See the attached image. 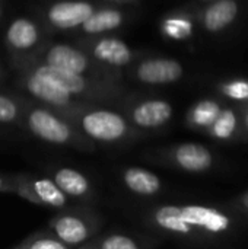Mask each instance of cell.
I'll return each instance as SVG.
<instances>
[{
	"label": "cell",
	"mask_w": 248,
	"mask_h": 249,
	"mask_svg": "<svg viewBox=\"0 0 248 249\" xmlns=\"http://www.w3.org/2000/svg\"><path fill=\"white\" fill-rule=\"evenodd\" d=\"M51 179L70 200H89L94 196L89 179L73 168H58L53 172Z\"/></svg>",
	"instance_id": "obj_8"
},
{
	"label": "cell",
	"mask_w": 248,
	"mask_h": 249,
	"mask_svg": "<svg viewBox=\"0 0 248 249\" xmlns=\"http://www.w3.org/2000/svg\"><path fill=\"white\" fill-rule=\"evenodd\" d=\"M221 107L213 101L199 102L190 112V121L197 127H210L221 112Z\"/></svg>",
	"instance_id": "obj_20"
},
{
	"label": "cell",
	"mask_w": 248,
	"mask_h": 249,
	"mask_svg": "<svg viewBox=\"0 0 248 249\" xmlns=\"http://www.w3.org/2000/svg\"><path fill=\"white\" fill-rule=\"evenodd\" d=\"M238 13V3L235 0H218L210 4L203 15V25L210 32H218L227 28Z\"/></svg>",
	"instance_id": "obj_14"
},
{
	"label": "cell",
	"mask_w": 248,
	"mask_h": 249,
	"mask_svg": "<svg viewBox=\"0 0 248 249\" xmlns=\"http://www.w3.org/2000/svg\"><path fill=\"white\" fill-rule=\"evenodd\" d=\"M121 20H123V16L118 10L102 9V10L94 12L83 22V31L88 34H99V32L110 31V29L120 26Z\"/></svg>",
	"instance_id": "obj_18"
},
{
	"label": "cell",
	"mask_w": 248,
	"mask_h": 249,
	"mask_svg": "<svg viewBox=\"0 0 248 249\" xmlns=\"http://www.w3.org/2000/svg\"><path fill=\"white\" fill-rule=\"evenodd\" d=\"M172 115V107L165 101H146L133 111V121L143 128H155L165 124Z\"/></svg>",
	"instance_id": "obj_11"
},
{
	"label": "cell",
	"mask_w": 248,
	"mask_h": 249,
	"mask_svg": "<svg viewBox=\"0 0 248 249\" xmlns=\"http://www.w3.org/2000/svg\"><path fill=\"white\" fill-rule=\"evenodd\" d=\"M210 127H212V134L215 137H218L221 140L229 139L237 128V117H235L234 111H231V109L221 111L218 118L215 120V123Z\"/></svg>",
	"instance_id": "obj_22"
},
{
	"label": "cell",
	"mask_w": 248,
	"mask_h": 249,
	"mask_svg": "<svg viewBox=\"0 0 248 249\" xmlns=\"http://www.w3.org/2000/svg\"><path fill=\"white\" fill-rule=\"evenodd\" d=\"M13 194L23 200L51 209H69L70 198L48 177L18 175L13 177Z\"/></svg>",
	"instance_id": "obj_1"
},
{
	"label": "cell",
	"mask_w": 248,
	"mask_h": 249,
	"mask_svg": "<svg viewBox=\"0 0 248 249\" xmlns=\"http://www.w3.org/2000/svg\"><path fill=\"white\" fill-rule=\"evenodd\" d=\"M80 125L88 137L104 143H113L123 139L129 130L126 120L120 114L105 109L85 114Z\"/></svg>",
	"instance_id": "obj_3"
},
{
	"label": "cell",
	"mask_w": 248,
	"mask_h": 249,
	"mask_svg": "<svg viewBox=\"0 0 248 249\" xmlns=\"http://www.w3.org/2000/svg\"><path fill=\"white\" fill-rule=\"evenodd\" d=\"M94 12L92 4L86 1H60L51 6L48 10V19L53 25L66 29L83 25Z\"/></svg>",
	"instance_id": "obj_7"
},
{
	"label": "cell",
	"mask_w": 248,
	"mask_h": 249,
	"mask_svg": "<svg viewBox=\"0 0 248 249\" xmlns=\"http://www.w3.org/2000/svg\"><path fill=\"white\" fill-rule=\"evenodd\" d=\"M94 55L98 60L113 66H123L129 63L132 58L129 47L123 41L115 38H104L99 42H96L94 48Z\"/></svg>",
	"instance_id": "obj_15"
},
{
	"label": "cell",
	"mask_w": 248,
	"mask_h": 249,
	"mask_svg": "<svg viewBox=\"0 0 248 249\" xmlns=\"http://www.w3.org/2000/svg\"><path fill=\"white\" fill-rule=\"evenodd\" d=\"M13 249H75L66 244H63L60 239H57L51 232H39L28 236L25 241H22L18 247Z\"/></svg>",
	"instance_id": "obj_21"
},
{
	"label": "cell",
	"mask_w": 248,
	"mask_h": 249,
	"mask_svg": "<svg viewBox=\"0 0 248 249\" xmlns=\"http://www.w3.org/2000/svg\"><path fill=\"white\" fill-rule=\"evenodd\" d=\"M47 64L57 67V69H63L76 74H80L85 71L86 66H88V60L86 57L79 53L77 50L64 45V44H58L54 45L48 53H47Z\"/></svg>",
	"instance_id": "obj_12"
},
{
	"label": "cell",
	"mask_w": 248,
	"mask_h": 249,
	"mask_svg": "<svg viewBox=\"0 0 248 249\" xmlns=\"http://www.w3.org/2000/svg\"><path fill=\"white\" fill-rule=\"evenodd\" d=\"M96 229L98 228L92 217L76 212H63L53 217L48 223V231L72 248L89 242Z\"/></svg>",
	"instance_id": "obj_2"
},
{
	"label": "cell",
	"mask_w": 248,
	"mask_h": 249,
	"mask_svg": "<svg viewBox=\"0 0 248 249\" xmlns=\"http://www.w3.org/2000/svg\"><path fill=\"white\" fill-rule=\"evenodd\" d=\"M244 204H246V206L248 207V194L246 196V197H244Z\"/></svg>",
	"instance_id": "obj_28"
},
{
	"label": "cell",
	"mask_w": 248,
	"mask_h": 249,
	"mask_svg": "<svg viewBox=\"0 0 248 249\" xmlns=\"http://www.w3.org/2000/svg\"><path fill=\"white\" fill-rule=\"evenodd\" d=\"M121 179H123L124 187L130 193L136 196H142V197H152L158 194L162 187L161 179L153 172L143 169V168H136V166L126 168L123 171Z\"/></svg>",
	"instance_id": "obj_9"
},
{
	"label": "cell",
	"mask_w": 248,
	"mask_h": 249,
	"mask_svg": "<svg viewBox=\"0 0 248 249\" xmlns=\"http://www.w3.org/2000/svg\"><path fill=\"white\" fill-rule=\"evenodd\" d=\"M180 213L183 222L190 228L191 232L193 229H202L210 233H221L231 225V220L224 213L210 207L196 204L180 206Z\"/></svg>",
	"instance_id": "obj_5"
},
{
	"label": "cell",
	"mask_w": 248,
	"mask_h": 249,
	"mask_svg": "<svg viewBox=\"0 0 248 249\" xmlns=\"http://www.w3.org/2000/svg\"><path fill=\"white\" fill-rule=\"evenodd\" d=\"M38 39L37 26L28 19H16L7 29V41L19 50L32 47Z\"/></svg>",
	"instance_id": "obj_17"
},
{
	"label": "cell",
	"mask_w": 248,
	"mask_h": 249,
	"mask_svg": "<svg viewBox=\"0 0 248 249\" xmlns=\"http://www.w3.org/2000/svg\"><path fill=\"white\" fill-rule=\"evenodd\" d=\"M86 244L94 249H142L134 238L123 233L105 235L98 239H91Z\"/></svg>",
	"instance_id": "obj_19"
},
{
	"label": "cell",
	"mask_w": 248,
	"mask_h": 249,
	"mask_svg": "<svg viewBox=\"0 0 248 249\" xmlns=\"http://www.w3.org/2000/svg\"><path fill=\"white\" fill-rule=\"evenodd\" d=\"M0 193H13V178L6 179L0 175Z\"/></svg>",
	"instance_id": "obj_26"
},
{
	"label": "cell",
	"mask_w": 248,
	"mask_h": 249,
	"mask_svg": "<svg viewBox=\"0 0 248 249\" xmlns=\"http://www.w3.org/2000/svg\"><path fill=\"white\" fill-rule=\"evenodd\" d=\"M246 124H247V127H248V109H247V114H246Z\"/></svg>",
	"instance_id": "obj_29"
},
{
	"label": "cell",
	"mask_w": 248,
	"mask_h": 249,
	"mask_svg": "<svg viewBox=\"0 0 248 249\" xmlns=\"http://www.w3.org/2000/svg\"><path fill=\"white\" fill-rule=\"evenodd\" d=\"M0 16H1V10H0Z\"/></svg>",
	"instance_id": "obj_30"
},
{
	"label": "cell",
	"mask_w": 248,
	"mask_h": 249,
	"mask_svg": "<svg viewBox=\"0 0 248 249\" xmlns=\"http://www.w3.org/2000/svg\"><path fill=\"white\" fill-rule=\"evenodd\" d=\"M79 249H94V248H91V247H89L88 244H83V247H82V248H79Z\"/></svg>",
	"instance_id": "obj_27"
},
{
	"label": "cell",
	"mask_w": 248,
	"mask_h": 249,
	"mask_svg": "<svg viewBox=\"0 0 248 249\" xmlns=\"http://www.w3.org/2000/svg\"><path fill=\"white\" fill-rule=\"evenodd\" d=\"M221 89H222V93L231 99H235V101L248 99V80H243V79L231 80V82L224 83Z\"/></svg>",
	"instance_id": "obj_24"
},
{
	"label": "cell",
	"mask_w": 248,
	"mask_h": 249,
	"mask_svg": "<svg viewBox=\"0 0 248 249\" xmlns=\"http://www.w3.org/2000/svg\"><path fill=\"white\" fill-rule=\"evenodd\" d=\"M174 160L184 171L203 172L212 165V155L202 144L186 143L174 150Z\"/></svg>",
	"instance_id": "obj_10"
},
{
	"label": "cell",
	"mask_w": 248,
	"mask_h": 249,
	"mask_svg": "<svg viewBox=\"0 0 248 249\" xmlns=\"http://www.w3.org/2000/svg\"><path fill=\"white\" fill-rule=\"evenodd\" d=\"M193 25L186 18H170L164 22V32L175 39H183L191 35Z\"/></svg>",
	"instance_id": "obj_23"
},
{
	"label": "cell",
	"mask_w": 248,
	"mask_h": 249,
	"mask_svg": "<svg viewBox=\"0 0 248 249\" xmlns=\"http://www.w3.org/2000/svg\"><path fill=\"white\" fill-rule=\"evenodd\" d=\"M183 74V67L178 61L170 58H152L143 61L137 67L139 80L149 85H165L178 80Z\"/></svg>",
	"instance_id": "obj_6"
},
{
	"label": "cell",
	"mask_w": 248,
	"mask_h": 249,
	"mask_svg": "<svg viewBox=\"0 0 248 249\" xmlns=\"http://www.w3.org/2000/svg\"><path fill=\"white\" fill-rule=\"evenodd\" d=\"M26 88L28 90L37 96L38 99L53 104V105H66L70 101V93L58 89L57 86H54L51 82L32 74L28 82H26Z\"/></svg>",
	"instance_id": "obj_16"
},
{
	"label": "cell",
	"mask_w": 248,
	"mask_h": 249,
	"mask_svg": "<svg viewBox=\"0 0 248 249\" xmlns=\"http://www.w3.org/2000/svg\"><path fill=\"white\" fill-rule=\"evenodd\" d=\"M29 130L41 140L53 144H69L73 142L72 128L45 109H34L28 115Z\"/></svg>",
	"instance_id": "obj_4"
},
{
	"label": "cell",
	"mask_w": 248,
	"mask_h": 249,
	"mask_svg": "<svg viewBox=\"0 0 248 249\" xmlns=\"http://www.w3.org/2000/svg\"><path fill=\"white\" fill-rule=\"evenodd\" d=\"M16 115H18L16 104L12 99L0 95V123H10L16 118Z\"/></svg>",
	"instance_id": "obj_25"
},
{
	"label": "cell",
	"mask_w": 248,
	"mask_h": 249,
	"mask_svg": "<svg viewBox=\"0 0 248 249\" xmlns=\"http://www.w3.org/2000/svg\"><path fill=\"white\" fill-rule=\"evenodd\" d=\"M35 76H39L48 82H51L54 86H57L58 89L73 95V93H80L85 90L86 83L85 79L80 74L63 70V69H57L53 66H39L38 69H35L34 71Z\"/></svg>",
	"instance_id": "obj_13"
}]
</instances>
